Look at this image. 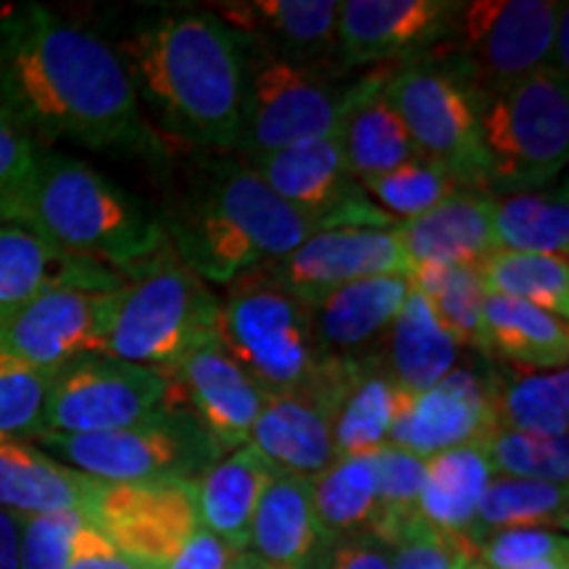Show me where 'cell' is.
I'll return each mask as SVG.
<instances>
[{
  "label": "cell",
  "mask_w": 569,
  "mask_h": 569,
  "mask_svg": "<svg viewBox=\"0 0 569 569\" xmlns=\"http://www.w3.org/2000/svg\"><path fill=\"white\" fill-rule=\"evenodd\" d=\"M0 109L32 140L90 151L153 146L117 51L40 3H0Z\"/></svg>",
  "instance_id": "6da1fadb"
},
{
  "label": "cell",
  "mask_w": 569,
  "mask_h": 569,
  "mask_svg": "<svg viewBox=\"0 0 569 569\" xmlns=\"http://www.w3.org/2000/svg\"><path fill=\"white\" fill-rule=\"evenodd\" d=\"M134 96L174 138L209 153H234L243 122L246 51L217 13L159 9L119 38Z\"/></svg>",
  "instance_id": "7a4b0ae2"
},
{
  "label": "cell",
  "mask_w": 569,
  "mask_h": 569,
  "mask_svg": "<svg viewBox=\"0 0 569 569\" xmlns=\"http://www.w3.org/2000/svg\"><path fill=\"white\" fill-rule=\"evenodd\" d=\"M161 224L177 259L206 284L224 288L319 232L246 161L224 153L203 156Z\"/></svg>",
  "instance_id": "3957f363"
},
{
  "label": "cell",
  "mask_w": 569,
  "mask_h": 569,
  "mask_svg": "<svg viewBox=\"0 0 569 569\" xmlns=\"http://www.w3.org/2000/svg\"><path fill=\"white\" fill-rule=\"evenodd\" d=\"M11 224L59 251L127 274L169 248L161 217L90 163L42 151Z\"/></svg>",
  "instance_id": "277c9868"
},
{
  "label": "cell",
  "mask_w": 569,
  "mask_h": 569,
  "mask_svg": "<svg viewBox=\"0 0 569 569\" xmlns=\"http://www.w3.org/2000/svg\"><path fill=\"white\" fill-rule=\"evenodd\" d=\"M217 315L219 298L167 248L111 290L103 356L167 372L217 338Z\"/></svg>",
  "instance_id": "5b68a950"
},
{
  "label": "cell",
  "mask_w": 569,
  "mask_h": 569,
  "mask_svg": "<svg viewBox=\"0 0 569 569\" xmlns=\"http://www.w3.org/2000/svg\"><path fill=\"white\" fill-rule=\"evenodd\" d=\"M486 193H528L557 180L569 159V77L543 67L480 101Z\"/></svg>",
  "instance_id": "8992f818"
},
{
  "label": "cell",
  "mask_w": 569,
  "mask_h": 569,
  "mask_svg": "<svg viewBox=\"0 0 569 569\" xmlns=\"http://www.w3.org/2000/svg\"><path fill=\"white\" fill-rule=\"evenodd\" d=\"M88 522L142 569H227L232 559L201 522L193 480H98Z\"/></svg>",
  "instance_id": "52a82bcc"
},
{
  "label": "cell",
  "mask_w": 569,
  "mask_h": 569,
  "mask_svg": "<svg viewBox=\"0 0 569 569\" xmlns=\"http://www.w3.org/2000/svg\"><path fill=\"white\" fill-rule=\"evenodd\" d=\"M217 340L264 393L311 388L327 361L309 306L261 269L227 284L219 298Z\"/></svg>",
  "instance_id": "ba28073f"
},
{
  "label": "cell",
  "mask_w": 569,
  "mask_h": 569,
  "mask_svg": "<svg viewBox=\"0 0 569 569\" xmlns=\"http://www.w3.org/2000/svg\"><path fill=\"white\" fill-rule=\"evenodd\" d=\"M567 3L557 0H467L459 3L443 48L448 67L480 101L549 67L553 34Z\"/></svg>",
  "instance_id": "9c48e42d"
},
{
  "label": "cell",
  "mask_w": 569,
  "mask_h": 569,
  "mask_svg": "<svg viewBox=\"0 0 569 569\" xmlns=\"http://www.w3.org/2000/svg\"><path fill=\"white\" fill-rule=\"evenodd\" d=\"M53 459L101 482H161L198 480L219 459L180 403H169L142 422L98 436L40 432L32 438Z\"/></svg>",
  "instance_id": "30bf717a"
},
{
  "label": "cell",
  "mask_w": 569,
  "mask_h": 569,
  "mask_svg": "<svg viewBox=\"0 0 569 569\" xmlns=\"http://www.w3.org/2000/svg\"><path fill=\"white\" fill-rule=\"evenodd\" d=\"M243 51L246 101L234 148L240 161L264 159L296 142L338 132L351 82L338 84L332 71L301 67L256 48L243 46Z\"/></svg>",
  "instance_id": "8fae6325"
},
{
  "label": "cell",
  "mask_w": 569,
  "mask_h": 569,
  "mask_svg": "<svg viewBox=\"0 0 569 569\" xmlns=\"http://www.w3.org/2000/svg\"><path fill=\"white\" fill-rule=\"evenodd\" d=\"M386 90L419 159L438 163L465 188L486 193L480 103L467 84L440 61L422 56L390 69Z\"/></svg>",
  "instance_id": "7c38bea8"
},
{
  "label": "cell",
  "mask_w": 569,
  "mask_h": 569,
  "mask_svg": "<svg viewBox=\"0 0 569 569\" xmlns=\"http://www.w3.org/2000/svg\"><path fill=\"white\" fill-rule=\"evenodd\" d=\"M174 403L163 369L130 365L103 353L80 356L53 377L46 430L59 436H98L124 430Z\"/></svg>",
  "instance_id": "4fadbf2b"
},
{
  "label": "cell",
  "mask_w": 569,
  "mask_h": 569,
  "mask_svg": "<svg viewBox=\"0 0 569 569\" xmlns=\"http://www.w3.org/2000/svg\"><path fill=\"white\" fill-rule=\"evenodd\" d=\"M246 163L280 201L309 217L319 230L398 224L369 201L361 184L348 172L336 134L296 142Z\"/></svg>",
  "instance_id": "5bb4252c"
},
{
  "label": "cell",
  "mask_w": 569,
  "mask_h": 569,
  "mask_svg": "<svg viewBox=\"0 0 569 569\" xmlns=\"http://www.w3.org/2000/svg\"><path fill=\"white\" fill-rule=\"evenodd\" d=\"M111 290L59 284L0 317V356L38 369H61L80 356L103 353Z\"/></svg>",
  "instance_id": "9a60e30c"
},
{
  "label": "cell",
  "mask_w": 569,
  "mask_h": 569,
  "mask_svg": "<svg viewBox=\"0 0 569 569\" xmlns=\"http://www.w3.org/2000/svg\"><path fill=\"white\" fill-rule=\"evenodd\" d=\"M396 227L319 230L288 256L261 267V272L306 306L367 277H409L411 267Z\"/></svg>",
  "instance_id": "2e32d148"
},
{
  "label": "cell",
  "mask_w": 569,
  "mask_h": 569,
  "mask_svg": "<svg viewBox=\"0 0 569 569\" xmlns=\"http://www.w3.org/2000/svg\"><path fill=\"white\" fill-rule=\"evenodd\" d=\"M459 0H346L338 3V67H388L422 59L446 40Z\"/></svg>",
  "instance_id": "e0dca14e"
},
{
  "label": "cell",
  "mask_w": 569,
  "mask_h": 569,
  "mask_svg": "<svg viewBox=\"0 0 569 569\" xmlns=\"http://www.w3.org/2000/svg\"><path fill=\"white\" fill-rule=\"evenodd\" d=\"M167 375L174 401L196 419L219 457L248 443L267 393L217 338L193 348Z\"/></svg>",
  "instance_id": "ac0fdd59"
},
{
  "label": "cell",
  "mask_w": 569,
  "mask_h": 569,
  "mask_svg": "<svg viewBox=\"0 0 569 569\" xmlns=\"http://www.w3.org/2000/svg\"><path fill=\"white\" fill-rule=\"evenodd\" d=\"M493 425L488 365H457L436 388L403 393L388 443L430 459L448 448L478 443Z\"/></svg>",
  "instance_id": "d6986e66"
},
{
  "label": "cell",
  "mask_w": 569,
  "mask_h": 569,
  "mask_svg": "<svg viewBox=\"0 0 569 569\" xmlns=\"http://www.w3.org/2000/svg\"><path fill=\"white\" fill-rule=\"evenodd\" d=\"M256 51L338 74V0H224L203 3Z\"/></svg>",
  "instance_id": "ffe728a7"
},
{
  "label": "cell",
  "mask_w": 569,
  "mask_h": 569,
  "mask_svg": "<svg viewBox=\"0 0 569 569\" xmlns=\"http://www.w3.org/2000/svg\"><path fill=\"white\" fill-rule=\"evenodd\" d=\"M319 386L330 411L336 457H359L388 446L401 390L380 356L327 359Z\"/></svg>",
  "instance_id": "44dd1931"
},
{
  "label": "cell",
  "mask_w": 569,
  "mask_h": 569,
  "mask_svg": "<svg viewBox=\"0 0 569 569\" xmlns=\"http://www.w3.org/2000/svg\"><path fill=\"white\" fill-rule=\"evenodd\" d=\"M248 446L277 472L315 480L336 461L330 411L319 380L311 388L267 393Z\"/></svg>",
  "instance_id": "7402d4cb"
},
{
  "label": "cell",
  "mask_w": 569,
  "mask_h": 569,
  "mask_svg": "<svg viewBox=\"0 0 569 569\" xmlns=\"http://www.w3.org/2000/svg\"><path fill=\"white\" fill-rule=\"evenodd\" d=\"M409 277L380 274L343 284L309 303L311 325L325 359H365L377 353L407 303Z\"/></svg>",
  "instance_id": "603a6c76"
},
{
  "label": "cell",
  "mask_w": 569,
  "mask_h": 569,
  "mask_svg": "<svg viewBox=\"0 0 569 569\" xmlns=\"http://www.w3.org/2000/svg\"><path fill=\"white\" fill-rule=\"evenodd\" d=\"M390 69L377 67L367 77L351 82L348 101L340 113L336 138L356 182L417 159L415 142L388 98L386 84Z\"/></svg>",
  "instance_id": "cb8c5ba5"
},
{
  "label": "cell",
  "mask_w": 569,
  "mask_h": 569,
  "mask_svg": "<svg viewBox=\"0 0 569 569\" xmlns=\"http://www.w3.org/2000/svg\"><path fill=\"white\" fill-rule=\"evenodd\" d=\"M409 267H475L498 251L490 196L459 190L422 217L396 227Z\"/></svg>",
  "instance_id": "d4e9b609"
},
{
  "label": "cell",
  "mask_w": 569,
  "mask_h": 569,
  "mask_svg": "<svg viewBox=\"0 0 569 569\" xmlns=\"http://www.w3.org/2000/svg\"><path fill=\"white\" fill-rule=\"evenodd\" d=\"M96 490L98 480L53 459L32 440L0 436V509L19 517L80 511L88 519Z\"/></svg>",
  "instance_id": "484cf974"
},
{
  "label": "cell",
  "mask_w": 569,
  "mask_h": 569,
  "mask_svg": "<svg viewBox=\"0 0 569 569\" xmlns=\"http://www.w3.org/2000/svg\"><path fill=\"white\" fill-rule=\"evenodd\" d=\"M124 274L77 259L21 224L0 222V317L59 284L117 288Z\"/></svg>",
  "instance_id": "4316f807"
},
{
  "label": "cell",
  "mask_w": 569,
  "mask_h": 569,
  "mask_svg": "<svg viewBox=\"0 0 569 569\" xmlns=\"http://www.w3.org/2000/svg\"><path fill=\"white\" fill-rule=\"evenodd\" d=\"M277 469L256 451L240 446L219 457L196 480V501L201 522L232 553L248 549L256 507Z\"/></svg>",
  "instance_id": "83f0119b"
},
{
  "label": "cell",
  "mask_w": 569,
  "mask_h": 569,
  "mask_svg": "<svg viewBox=\"0 0 569 569\" xmlns=\"http://www.w3.org/2000/svg\"><path fill=\"white\" fill-rule=\"evenodd\" d=\"M377 356L398 390L422 393L457 369L461 346L446 330L427 298L411 288L407 303L401 306L386 340L377 348Z\"/></svg>",
  "instance_id": "f1b7e54d"
},
{
  "label": "cell",
  "mask_w": 569,
  "mask_h": 569,
  "mask_svg": "<svg viewBox=\"0 0 569 569\" xmlns=\"http://www.w3.org/2000/svg\"><path fill=\"white\" fill-rule=\"evenodd\" d=\"M493 425L536 436H569V369L496 367L488 361Z\"/></svg>",
  "instance_id": "f546056e"
},
{
  "label": "cell",
  "mask_w": 569,
  "mask_h": 569,
  "mask_svg": "<svg viewBox=\"0 0 569 569\" xmlns=\"http://www.w3.org/2000/svg\"><path fill=\"white\" fill-rule=\"evenodd\" d=\"M327 536L311 501V480L274 472L256 507L248 549L267 565H296L319 549Z\"/></svg>",
  "instance_id": "4dcf8cb0"
},
{
  "label": "cell",
  "mask_w": 569,
  "mask_h": 569,
  "mask_svg": "<svg viewBox=\"0 0 569 569\" xmlns=\"http://www.w3.org/2000/svg\"><path fill=\"white\" fill-rule=\"evenodd\" d=\"M493 475L480 440L425 459L419 517L446 536L467 538L478 515L480 498Z\"/></svg>",
  "instance_id": "1f68e13d"
},
{
  "label": "cell",
  "mask_w": 569,
  "mask_h": 569,
  "mask_svg": "<svg viewBox=\"0 0 569 569\" xmlns=\"http://www.w3.org/2000/svg\"><path fill=\"white\" fill-rule=\"evenodd\" d=\"M486 351L507 365L565 369L569 361L567 319L507 296L486 293L482 303Z\"/></svg>",
  "instance_id": "d6a6232c"
},
{
  "label": "cell",
  "mask_w": 569,
  "mask_h": 569,
  "mask_svg": "<svg viewBox=\"0 0 569 569\" xmlns=\"http://www.w3.org/2000/svg\"><path fill=\"white\" fill-rule=\"evenodd\" d=\"M490 211L498 248L569 259L567 182L528 193L490 196Z\"/></svg>",
  "instance_id": "836d02e7"
},
{
  "label": "cell",
  "mask_w": 569,
  "mask_h": 569,
  "mask_svg": "<svg viewBox=\"0 0 569 569\" xmlns=\"http://www.w3.org/2000/svg\"><path fill=\"white\" fill-rule=\"evenodd\" d=\"M569 525V488L559 482L517 480L493 475L478 503L467 540L478 551L480 540L498 530H557L565 532Z\"/></svg>",
  "instance_id": "e575fe53"
},
{
  "label": "cell",
  "mask_w": 569,
  "mask_h": 569,
  "mask_svg": "<svg viewBox=\"0 0 569 569\" xmlns=\"http://www.w3.org/2000/svg\"><path fill=\"white\" fill-rule=\"evenodd\" d=\"M311 501L319 528L340 540L372 532L377 511V451L338 457L311 480Z\"/></svg>",
  "instance_id": "d590c367"
},
{
  "label": "cell",
  "mask_w": 569,
  "mask_h": 569,
  "mask_svg": "<svg viewBox=\"0 0 569 569\" xmlns=\"http://www.w3.org/2000/svg\"><path fill=\"white\" fill-rule=\"evenodd\" d=\"M478 274L486 293L538 306L561 319L569 317V259L498 248L478 267Z\"/></svg>",
  "instance_id": "8d00e7d4"
},
{
  "label": "cell",
  "mask_w": 569,
  "mask_h": 569,
  "mask_svg": "<svg viewBox=\"0 0 569 569\" xmlns=\"http://www.w3.org/2000/svg\"><path fill=\"white\" fill-rule=\"evenodd\" d=\"M409 284L419 290L432 306L440 322L461 348H472L478 353L486 351V325H482V303L486 288L475 267H415L409 274Z\"/></svg>",
  "instance_id": "74e56055"
},
{
  "label": "cell",
  "mask_w": 569,
  "mask_h": 569,
  "mask_svg": "<svg viewBox=\"0 0 569 569\" xmlns=\"http://www.w3.org/2000/svg\"><path fill=\"white\" fill-rule=\"evenodd\" d=\"M359 184L369 196V201L380 211H386L390 219H396L398 224L422 217L459 190H469L438 163L419 159V156L390 169V172L367 177Z\"/></svg>",
  "instance_id": "f35d334b"
},
{
  "label": "cell",
  "mask_w": 569,
  "mask_h": 569,
  "mask_svg": "<svg viewBox=\"0 0 569 569\" xmlns=\"http://www.w3.org/2000/svg\"><path fill=\"white\" fill-rule=\"evenodd\" d=\"M496 475L517 480L559 482L569 480V436H536V432L490 427L480 438Z\"/></svg>",
  "instance_id": "ab89813d"
},
{
  "label": "cell",
  "mask_w": 569,
  "mask_h": 569,
  "mask_svg": "<svg viewBox=\"0 0 569 569\" xmlns=\"http://www.w3.org/2000/svg\"><path fill=\"white\" fill-rule=\"evenodd\" d=\"M425 459L396 446L377 448V511L372 532L390 543L419 517Z\"/></svg>",
  "instance_id": "60d3db41"
},
{
  "label": "cell",
  "mask_w": 569,
  "mask_h": 569,
  "mask_svg": "<svg viewBox=\"0 0 569 569\" xmlns=\"http://www.w3.org/2000/svg\"><path fill=\"white\" fill-rule=\"evenodd\" d=\"M59 369H38L0 356V436L38 438Z\"/></svg>",
  "instance_id": "b9f144b4"
},
{
  "label": "cell",
  "mask_w": 569,
  "mask_h": 569,
  "mask_svg": "<svg viewBox=\"0 0 569 569\" xmlns=\"http://www.w3.org/2000/svg\"><path fill=\"white\" fill-rule=\"evenodd\" d=\"M84 522L80 511L21 517L19 569H67Z\"/></svg>",
  "instance_id": "7bdbcfd3"
},
{
  "label": "cell",
  "mask_w": 569,
  "mask_h": 569,
  "mask_svg": "<svg viewBox=\"0 0 569 569\" xmlns=\"http://www.w3.org/2000/svg\"><path fill=\"white\" fill-rule=\"evenodd\" d=\"M393 569H465L475 559V546L467 538L446 536L417 519L390 540Z\"/></svg>",
  "instance_id": "ee69618b"
},
{
  "label": "cell",
  "mask_w": 569,
  "mask_h": 569,
  "mask_svg": "<svg viewBox=\"0 0 569 569\" xmlns=\"http://www.w3.org/2000/svg\"><path fill=\"white\" fill-rule=\"evenodd\" d=\"M475 559L486 569H517L538 561L569 559V540L557 530H498L480 540Z\"/></svg>",
  "instance_id": "f6af8a7d"
},
{
  "label": "cell",
  "mask_w": 569,
  "mask_h": 569,
  "mask_svg": "<svg viewBox=\"0 0 569 569\" xmlns=\"http://www.w3.org/2000/svg\"><path fill=\"white\" fill-rule=\"evenodd\" d=\"M40 146L0 109V222L11 224L38 167Z\"/></svg>",
  "instance_id": "bcb514c9"
},
{
  "label": "cell",
  "mask_w": 569,
  "mask_h": 569,
  "mask_svg": "<svg viewBox=\"0 0 569 569\" xmlns=\"http://www.w3.org/2000/svg\"><path fill=\"white\" fill-rule=\"evenodd\" d=\"M330 569H393L390 546L375 532H359L336 540Z\"/></svg>",
  "instance_id": "7dc6e473"
},
{
  "label": "cell",
  "mask_w": 569,
  "mask_h": 569,
  "mask_svg": "<svg viewBox=\"0 0 569 569\" xmlns=\"http://www.w3.org/2000/svg\"><path fill=\"white\" fill-rule=\"evenodd\" d=\"M67 569H142L130 557H124L101 530L84 522L77 536L74 551H71Z\"/></svg>",
  "instance_id": "c3c4849f"
},
{
  "label": "cell",
  "mask_w": 569,
  "mask_h": 569,
  "mask_svg": "<svg viewBox=\"0 0 569 569\" xmlns=\"http://www.w3.org/2000/svg\"><path fill=\"white\" fill-rule=\"evenodd\" d=\"M332 549H336V540L327 538L325 543L319 546V549H315V551L309 553V557L301 559V561H296V565H284V567L267 565V561L256 557V553L240 551V553H232L230 567H227V569H330Z\"/></svg>",
  "instance_id": "681fc988"
},
{
  "label": "cell",
  "mask_w": 569,
  "mask_h": 569,
  "mask_svg": "<svg viewBox=\"0 0 569 569\" xmlns=\"http://www.w3.org/2000/svg\"><path fill=\"white\" fill-rule=\"evenodd\" d=\"M21 517L0 509V569H19Z\"/></svg>",
  "instance_id": "f907efd6"
},
{
  "label": "cell",
  "mask_w": 569,
  "mask_h": 569,
  "mask_svg": "<svg viewBox=\"0 0 569 569\" xmlns=\"http://www.w3.org/2000/svg\"><path fill=\"white\" fill-rule=\"evenodd\" d=\"M517 569H569V559H551V561H538V565L517 567Z\"/></svg>",
  "instance_id": "816d5d0a"
},
{
  "label": "cell",
  "mask_w": 569,
  "mask_h": 569,
  "mask_svg": "<svg viewBox=\"0 0 569 569\" xmlns=\"http://www.w3.org/2000/svg\"><path fill=\"white\" fill-rule=\"evenodd\" d=\"M465 569H486V567H482V565H480V561H478V559H472V561H469V565H467V567H465Z\"/></svg>",
  "instance_id": "f5cc1de1"
}]
</instances>
